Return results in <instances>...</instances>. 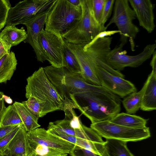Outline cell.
Here are the masks:
<instances>
[{
    "label": "cell",
    "instance_id": "25",
    "mask_svg": "<svg viewBox=\"0 0 156 156\" xmlns=\"http://www.w3.org/2000/svg\"><path fill=\"white\" fill-rule=\"evenodd\" d=\"M145 88L144 84L139 91L128 95L123 100L122 103L127 113L135 114L140 108Z\"/></svg>",
    "mask_w": 156,
    "mask_h": 156
},
{
    "label": "cell",
    "instance_id": "37",
    "mask_svg": "<svg viewBox=\"0 0 156 156\" xmlns=\"http://www.w3.org/2000/svg\"><path fill=\"white\" fill-rule=\"evenodd\" d=\"M10 52V51L8 50L0 40V59L5 55L9 54Z\"/></svg>",
    "mask_w": 156,
    "mask_h": 156
},
{
    "label": "cell",
    "instance_id": "2",
    "mask_svg": "<svg viewBox=\"0 0 156 156\" xmlns=\"http://www.w3.org/2000/svg\"><path fill=\"white\" fill-rule=\"evenodd\" d=\"M25 96H31L44 105V116L57 110H63L66 101L59 95L47 77L43 67H41L27 79Z\"/></svg>",
    "mask_w": 156,
    "mask_h": 156
},
{
    "label": "cell",
    "instance_id": "26",
    "mask_svg": "<svg viewBox=\"0 0 156 156\" xmlns=\"http://www.w3.org/2000/svg\"><path fill=\"white\" fill-rule=\"evenodd\" d=\"M15 125H23L12 104L6 107L0 121V127Z\"/></svg>",
    "mask_w": 156,
    "mask_h": 156
},
{
    "label": "cell",
    "instance_id": "3",
    "mask_svg": "<svg viewBox=\"0 0 156 156\" xmlns=\"http://www.w3.org/2000/svg\"><path fill=\"white\" fill-rule=\"evenodd\" d=\"M52 83L63 99H70V94L86 92H97L108 95L117 100L118 96L102 86L90 84L83 78L81 73L72 72L64 67L57 68L52 80Z\"/></svg>",
    "mask_w": 156,
    "mask_h": 156
},
{
    "label": "cell",
    "instance_id": "24",
    "mask_svg": "<svg viewBox=\"0 0 156 156\" xmlns=\"http://www.w3.org/2000/svg\"><path fill=\"white\" fill-rule=\"evenodd\" d=\"M62 67L69 71L81 73V70L78 61L75 55L69 47L68 42L62 39Z\"/></svg>",
    "mask_w": 156,
    "mask_h": 156
},
{
    "label": "cell",
    "instance_id": "34",
    "mask_svg": "<svg viewBox=\"0 0 156 156\" xmlns=\"http://www.w3.org/2000/svg\"><path fill=\"white\" fill-rule=\"evenodd\" d=\"M69 154L71 156H99L90 151L75 145Z\"/></svg>",
    "mask_w": 156,
    "mask_h": 156
},
{
    "label": "cell",
    "instance_id": "35",
    "mask_svg": "<svg viewBox=\"0 0 156 156\" xmlns=\"http://www.w3.org/2000/svg\"><path fill=\"white\" fill-rule=\"evenodd\" d=\"M22 125H15L0 127V138L7 135L18 127Z\"/></svg>",
    "mask_w": 156,
    "mask_h": 156
},
{
    "label": "cell",
    "instance_id": "17",
    "mask_svg": "<svg viewBox=\"0 0 156 156\" xmlns=\"http://www.w3.org/2000/svg\"><path fill=\"white\" fill-rule=\"evenodd\" d=\"M27 133L23 125H22L7 146L4 154L9 153L14 156H28L31 149Z\"/></svg>",
    "mask_w": 156,
    "mask_h": 156
},
{
    "label": "cell",
    "instance_id": "6",
    "mask_svg": "<svg viewBox=\"0 0 156 156\" xmlns=\"http://www.w3.org/2000/svg\"><path fill=\"white\" fill-rule=\"evenodd\" d=\"M90 127L102 137L128 142H136L151 136L149 128H136L126 127L109 120L91 124Z\"/></svg>",
    "mask_w": 156,
    "mask_h": 156
},
{
    "label": "cell",
    "instance_id": "28",
    "mask_svg": "<svg viewBox=\"0 0 156 156\" xmlns=\"http://www.w3.org/2000/svg\"><path fill=\"white\" fill-rule=\"evenodd\" d=\"M31 112L39 119L44 116V105L43 102L34 97L30 96L24 101Z\"/></svg>",
    "mask_w": 156,
    "mask_h": 156
},
{
    "label": "cell",
    "instance_id": "38",
    "mask_svg": "<svg viewBox=\"0 0 156 156\" xmlns=\"http://www.w3.org/2000/svg\"><path fill=\"white\" fill-rule=\"evenodd\" d=\"M152 57L150 63L153 72L156 73V51H154L152 55Z\"/></svg>",
    "mask_w": 156,
    "mask_h": 156
},
{
    "label": "cell",
    "instance_id": "1",
    "mask_svg": "<svg viewBox=\"0 0 156 156\" xmlns=\"http://www.w3.org/2000/svg\"><path fill=\"white\" fill-rule=\"evenodd\" d=\"M70 98L91 124L110 120L121 110V100L97 92L70 94Z\"/></svg>",
    "mask_w": 156,
    "mask_h": 156
},
{
    "label": "cell",
    "instance_id": "33",
    "mask_svg": "<svg viewBox=\"0 0 156 156\" xmlns=\"http://www.w3.org/2000/svg\"><path fill=\"white\" fill-rule=\"evenodd\" d=\"M21 126L18 127L7 135L0 138V152L3 154H4L7 146Z\"/></svg>",
    "mask_w": 156,
    "mask_h": 156
},
{
    "label": "cell",
    "instance_id": "13",
    "mask_svg": "<svg viewBox=\"0 0 156 156\" xmlns=\"http://www.w3.org/2000/svg\"><path fill=\"white\" fill-rule=\"evenodd\" d=\"M27 134L30 146L40 144L68 154L75 145L49 133L43 128H37Z\"/></svg>",
    "mask_w": 156,
    "mask_h": 156
},
{
    "label": "cell",
    "instance_id": "22",
    "mask_svg": "<svg viewBox=\"0 0 156 156\" xmlns=\"http://www.w3.org/2000/svg\"><path fill=\"white\" fill-rule=\"evenodd\" d=\"M148 119L140 116L124 112L119 113L110 121L114 123L128 127L136 128L146 127Z\"/></svg>",
    "mask_w": 156,
    "mask_h": 156
},
{
    "label": "cell",
    "instance_id": "36",
    "mask_svg": "<svg viewBox=\"0 0 156 156\" xmlns=\"http://www.w3.org/2000/svg\"><path fill=\"white\" fill-rule=\"evenodd\" d=\"M4 94L2 92L0 91V121L6 108L3 98Z\"/></svg>",
    "mask_w": 156,
    "mask_h": 156
},
{
    "label": "cell",
    "instance_id": "12",
    "mask_svg": "<svg viewBox=\"0 0 156 156\" xmlns=\"http://www.w3.org/2000/svg\"><path fill=\"white\" fill-rule=\"evenodd\" d=\"M96 70L101 86L119 97L123 98L136 92L135 86L130 81L113 74L101 67H97Z\"/></svg>",
    "mask_w": 156,
    "mask_h": 156
},
{
    "label": "cell",
    "instance_id": "9",
    "mask_svg": "<svg viewBox=\"0 0 156 156\" xmlns=\"http://www.w3.org/2000/svg\"><path fill=\"white\" fill-rule=\"evenodd\" d=\"M55 0H24L9 9L6 25L23 24L36 16L47 10Z\"/></svg>",
    "mask_w": 156,
    "mask_h": 156
},
{
    "label": "cell",
    "instance_id": "19",
    "mask_svg": "<svg viewBox=\"0 0 156 156\" xmlns=\"http://www.w3.org/2000/svg\"><path fill=\"white\" fill-rule=\"evenodd\" d=\"M27 37L23 27L19 29L15 26L6 25L0 33V40L9 51L12 47L25 41Z\"/></svg>",
    "mask_w": 156,
    "mask_h": 156
},
{
    "label": "cell",
    "instance_id": "16",
    "mask_svg": "<svg viewBox=\"0 0 156 156\" xmlns=\"http://www.w3.org/2000/svg\"><path fill=\"white\" fill-rule=\"evenodd\" d=\"M134 11L140 26L149 33L154 30L155 25L154 23V6L150 0H129Z\"/></svg>",
    "mask_w": 156,
    "mask_h": 156
},
{
    "label": "cell",
    "instance_id": "39",
    "mask_svg": "<svg viewBox=\"0 0 156 156\" xmlns=\"http://www.w3.org/2000/svg\"><path fill=\"white\" fill-rule=\"evenodd\" d=\"M68 1L71 4L75 6H80L83 0H69Z\"/></svg>",
    "mask_w": 156,
    "mask_h": 156
},
{
    "label": "cell",
    "instance_id": "5",
    "mask_svg": "<svg viewBox=\"0 0 156 156\" xmlns=\"http://www.w3.org/2000/svg\"><path fill=\"white\" fill-rule=\"evenodd\" d=\"M81 7L80 20L62 36L68 43L75 45L87 44L99 33L105 31L94 18L91 0H83Z\"/></svg>",
    "mask_w": 156,
    "mask_h": 156
},
{
    "label": "cell",
    "instance_id": "41",
    "mask_svg": "<svg viewBox=\"0 0 156 156\" xmlns=\"http://www.w3.org/2000/svg\"><path fill=\"white\" fill-rule=\"evenodd\" d=\"M28 156H44V155H41L37 154L33 152V151H31L30 153V154Z\"/></svg>",
    "mask_w": 156,
    "mask_h": 156
},
{
    "label": "cell",
    "instance_id": "7",
    "mask_svg": "<svg viewBox=\"0 0 156 156\" xmlns=\"http://www.w3.org/2000/svg\"><path fill=\"white\" fill-rule=\"evenodd\" d=\"M119 44L111 50L106 57L108 65L113 69L119 71L127 67H137L150 58L155 51V44L147 45L142 51L138 54L131 56L126 54L127 51L123 50L127 40L121 39Z\"/></svg>",
    "mask_w": 156,
    "mask_h": 156
},
{
    "label": "cell",
    "instance_id": "40",
    "mask_svg": "<svg viewBox=\"0 0 156 156\" xmlns=\"http://www.w3.org/2000/svg\"><path fill=\"white\" fill-rule=\"evenodd\" d=\"M3 98L4 101L7 103L8 104H11L12 103V100L10 97L4 94Z\"/></svg>",
    "mask_w": 156,
    "mask_h": 156
},
{
    "label": "cell",
    "instance_id": "11",
    "mask_svg": "<svg viewBox=\"0 0 156 156\" xmlns=\"http://www.w3.org/2000/svg\"><path fill=\"white\" fill-rule=\"evenodd\" d=\"M112 38L107 36L99 38L84 45L83 50L90 57L97 67L102 68L109 72L123 78L124 75L111 68L107 63L106 57L111 51Z\"/></svg>",
    "mask_w": 156,
    "mask_h": 156
},
{
    "label": "cell",
    "instance_id": "42",
    "mask_svg": "<svg viewBox=\"0 0 156 156\" xmlns=\"http://www.w3.org/2000/svg\"><path fill=\"white\" fill-rule=\"evenodd\" d=\"M2 156H14L9 153H4Z\"/></svg>",
    "mask_w": 156,
    "mask_h": 156
},
{
    "label": "cell",
    "instance_id": "20",
    "mask_svg": "<svg viewBox=\"0 0 156 156\" xmlns=\"http://www.w3.org/2000/svg\"><path fill=\"white\" fill-rule=\"evenodd\" d=\"M13 105L27 132L41 126L38 123L39 118L29 108L24 101L22 102L15 101Z\"/></svg>",
    "mask_w": 156,
    "mask_h": 156
},
{
    "label": "cell",
    "instance_id": "21",
    "mask_svg": "<svg viewBox=\"0 0 156 156\" xmlns=\"http://www.w3.org/2000/svg\"><path fill=\"white\" fill-rule=\"evenodd\" d=\"M17 64L15 54L12 51L0 59V84L11 79Z\"/></svg>",
    "mask_w": 156,
    "mask_h": 156
},
{
    "label": "cell",
    "instance_id": "30",
    "mask_svg": "<svg viewBox=\"0 0 156 156\" xmlns=\"http://www.w3.org/2000/svg\"><path fill=\"white\" fill-rule=\"evenodd\" d=\"M115 1V0H106L104 5L99 23L101 27L105 31L107 29L105 26V24L111 14Z\"/></svg>",
    "mask_w": 156,
    "mask_h": 156
},
{
    "label": "cell",
    "instance_id": "27",
    "mask_svg": "<svg viewBox=\"0 0 156 156\" xmlns=\"http://www.w3.org/2000/svg\"><path fill=\"white\" fill-rule=\"evenodd\" d=\"M47 131L75 145L90 150V145L87 141L83 139L63 133L55 129L48 128Z\"/></svg>",
    "mask_w": 156,
    "mask_h": 156
},
{
    "label": "cell",
    "instance_id": "43",
    "mask_svg": "<svg viewBox=\"0 0 156 156\" xmlns=\"http://www.w3.org/2000/svg\"><path fill=\"white\" fill-rule=\"evenodd\" d=\"M3 154L0 152V156H2Z\"/></svg>",
    "mask_w": 156,
    "mask_h": 156
},
{
    "label": "cell",
    "instance_id": "14",
    "mask_svg": "<svg viewBox=\"0 0 156 156\" xmlns=\"http://www.w3.org/2000/svg\"><path fill=\"white\" fill-rule=\"evenodd\" d=\"M53 3L47 10L36 16L23 24L26 27L27 30V37L25 41L32 46L35 53L37 60L41 62H43L46 59L39 46L38 37L41 31L44 29L48 13Z\"/></svg>",
    "mask_w": 156,
    "mask_h": 156
},
{
    "label": "cell",
    "instance_id": "4",
    "mask_svg": "<svg viewBox=\"0 0 156 156\" xmlns=\"http://www.w3.org/2000/svg\"><path fill=\"white\" fill-rule=\"evenodd\" d=\"M81 6H75L67 0H55L48 16L45 30L62 36L81 18Z\"/></svg>",
    "mask_w": 156,
    "mask_h": 156
},
{
    "label": "cell",
    "instance_id": "10",
    "mask_svg": "<svg viewBox=\"0 0 156 156\" xmlns=\"http://www.w3.org/2000/svg\"><path fill=\"white\" fill-rule=\"evenodd\" d=\"M62 39L44 29L39 36V46L46 60L56 67H62Z\"/></svg>",
    "mask_w": 156,
    "mask_h": 156
},
{
    "label": "cell",
    "instance_id": "29",
    "mask_svg": "<svg viewBox=\"0 0 156 156\" xmlns=\"http://www.w3.org/2000/svg\"><path fill=\"white\" fill-rule=\"evenodd\" d=\"M31 151L41 155L47 156H67L68 154L58 150L38 144L30 146Z\"/></svg>",
    "mask_w": 156,
    "mask_h": 156
},
{
    "label": "cell",
    "instance_id": "23",
    "mask_svg": "<svg viewBox=\"0 0 156 156\" xmlns=\"http://www.w3.org/2000/svg\"><path fill=\"white\" fill-rule=\"evenodd\" d=\"M127 143L115 139H106L105 145L106 156H134L128 148Z\"/></svg>",
    "mask_w": 156,
    "mask_h": 156
},
{
    "label": "cell",
    "instance_id": "15",
    "mask_svg": "<svg viewBox=\"0 0 156 156\" xmlns=\"http://www.w3.org/2000/svg\"><path fill=\"white\" fill-rule=\"evenodd\" d=\"M68 45L78 61L83 79L90 84L101 86L97 74V67L90 57L83 50L85 45H75L68 42Z\"/></svg>",
    "mask_w": 156,
    "mask_h": 156
},
{
    "label": "cell",
    "instance_id": "18",
    "mask_svg": "<svg viewBox=\"0 0 156 156\" xmlns=\"http://www.w3.org/2000/svg\"><path fill=\"white\" fill-rule=\"evenodd\" d=\"M140 109L150 111L156 109V73L151 71L144 83Z\"/></svg>",
    "mask_w": 156,
    "mask_h": 156
},
{
    "label": "cell",
    "instance_id": "31",
    "mask_svg": "<svg viewBox=\"0 0 156 156\" xmlns=\"http://www.w3.org/2000/svg\"><path fill=\"white\" fill-rule=\"evenodd\" d=\"M11 7L9 1L0 0V31L6 24L8 13Z\"/></svg>",
    "mask_w": 156,
    "mask_h": 156
},
{
    "label": "cell",
    "instance_id": "8",
    "mask_svg": "<svg viewBox=\"0 0 156 156\" xmlns=\"http://www.w3.org/2000/svg\"><path fill=\"white\" fill-rule=\"evenodd\" d=\"M112 17L105 27L112 23L116 26L121 38H129L131 46H134L133 40L139 32L138 27L133 23L136 18L135 12L129 6L128 0H116L114 2Z\"/></svg>",
    "mask_w": 156,
    "mask_h": 156
},
{
    "label": "cell",
    "instance_id": "32",
    "mask_svg": "<svg viewBox=\"0 0 156 156\" xmlns=\"http://www.w3.org/2000/svg\"><path fill=\"white\" fill-rule=\"evenodd\" d=\"M106 0H91V8L94 16L96 20L99 23Z\"/></svg>",
    "mask_w": 156,
    "mask_h": 156
}]
</instances>
